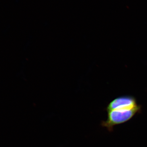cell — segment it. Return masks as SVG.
<instances>
[{"label": "cell", "mask_w": 147, "mask_h": 147, "mask_svg": "<svg viewBox=\"0 0 147 147\" xmlns=\"http://www.w3.org/2000/svg\"><path fill=\"white\" fill-rule=\"evenodd\" d=\"M141 108L140 106L132 110H114L108 112L107 120L102 121L101 125L107 128L108 131H112L114 126L128 121L136 114L140 113Z\"/></svg>", "instance_id": "1"}, {"label": "cell", "mask_w": 147, "mask_h": 147, "mask_svg": "<svg viewBox=\"0 0 147 147\" xmlns=\"http://www.w3.org/2000/svg\"><path fill=\"white\" fill-rule=\"evenodd\" d=\"M136 98L130 96H123L115 98L106 108L107 112L114 110H130L138 108Z\"/></svg>", "instance_id": "2"}]
</instances>
